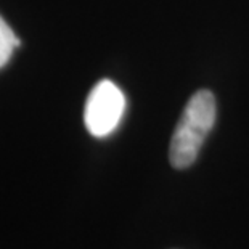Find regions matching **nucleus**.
I'll use <instances>...</instances> for the list:
<instances>
[{
  "instance_id": "2",
  "label": "nucleus",
  "mask_w": 249,
  "mask_h": 249,
  "mask_svg": "<svg viewBox=\"0 0 249 249\" xmlns=\"http://www.w3.org/2000/svg\"><path fill=\"white\" fill-rule=\"evenodd\" d=\"M125 109L124 93L114 82L103 79L90 92L86 109H84V123L87 130L93 137L103 139L113 134L119 125Z\"/></svg>"
},
{
  "instance_id": "3",
  "label": "nucleus",
  "mask_w": 249,
  "mask_h": 249,
  "mask_svg": "<svg viewBox=\"0 0 249 249\" xmlns=\"http://www.w3.org/2000/svg\"><path fill=\"white\" fill-rule=\"evenodd\" d=\"M17 47H19V39L15 36L12 28L5 23V19L0 17V68L7 65Z\"/></svg>"
},
{
  "instance_id": "1",
  "label": "nucleus",
  "mask_w": 249,
  "mask_h": 249,
  "mask_svg": "<svg viewBox=\"0 0 249 249\" xmlns=\"http://www.w3.org/2000/svg\"><path fill=\"white\" fill-rule=\"evenodd\" d=\"M217 116L215 97L209 90H198L185 107L169 146V161L176 169H187L196 161Z\"/></svg>"
}]
</instances>
